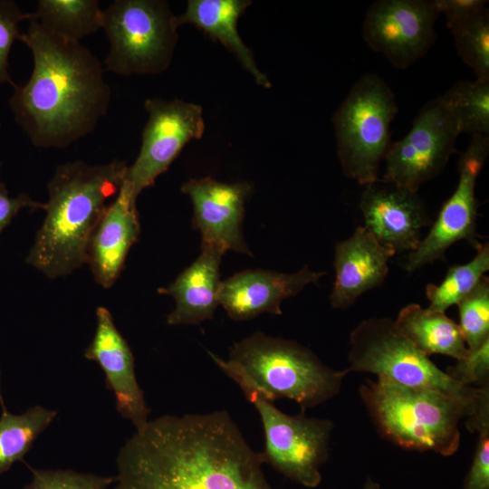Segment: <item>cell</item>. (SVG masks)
Returning <instances> with one entry per match:
<instances>
[{
	"mask_svg": "<svg viewBox=\"0 0 489 489\" xmlns=\"http://www.w3.org/2000/svg\"><path fill=\"white\" fill-rule=\"evenodd\" d=\"M264 464L225 410L164 415L120 448L112 489H273Z\"/></svg>",
	"mask_w": 489,
	"mask_h": 489,
	"instance_id": "cell-1",
	"label": "cell"
},
{
	"mask_svg": "<svg viewBox=\"0 0 489 489\" xmlns=\"http://www.w3.org/2000/svg\"><path fill=\"white\" fill-rule=\"evenodd\" d=\"M28 21L19 40L30 49L34 68L25 84L14 87L10 107L34 146L65 149L93 132L111 90L91 50L46 30L31 13Z\"/></svg>",
	"mask_w": 489,
	"mask_h": 489,
	"instance_id": "cell-2",
	"label": "cell"
},
{
	"mask_svg": "<svg viewBox=\"0 0 489 489\" xmlns=\"http://www.w3.org/2000/svg\"><path fill=\"white\" fill-rule=\"evenodd\" d=\"M127 169V163L119 159L59 165L47 184L46 216L25 263L51 279L85 264L91 235L118 195Z\"/></svg>",
	"mask_w": 489,
	"mask_h": 489,
	"instance_id": "cell-3",
	"label": "cell"
},
{
	"mask_svg": "<svg viewBox=\"0 0 489 489\" xmlns=\"http://www.w3.org/2000/svg\"><path fill=\"white\" fill-rule=\"evenodd\" d=\"M359 391L379 433L408 450L452 455L460 446L463 419L472 432L489 422V398L471 401L382 379H366Z\"/></svg>",
	"mask_w": 489,
	"mask_h": 489,
	"instance_id": "cell-4",
	"label": "cell"
},
{
	"mask_svg": "<svg viewBox=\"0 0 489 489\" xmlns=\"http://www.w3.org/2000/svg\"><path fill=\"white\" fill-rule=\"evenodd\" d=\"M212 360L243 390L273 402L287 398L305 412L334 398L348 374L325 365L301 344L261 331L235 344L228 360Z\"/></svg>",
	"mask_w": 489,
	"mask_h": 489,
	"instance_id": "cell-5",
	"label": "cell"
},
{
	"mask_svg": "<svg viewBox=\"0 0 489 489\" xmlns=\"http://www.w3.org/2000/svg\"><path fill=\"white\" fill-rule=\"evenodd\" d=\"M348 368L398 385L445 392L471 401L489 398V386L459 383L418 350L388 317L360 321L350 332Z\"/></svg>",
	"mask_w": 489,
	"mask_h": 489,
	"instance_id": "cell-6",
	"label": "cell"
},
{
	"mask_svg": "<svg viewBox=\"0 0 489 489\" xmlns=\"http://www.w3.org/2000/svg\"><path fill=\"white\" fill-rule=\"evenodd\" d=\"M398 110L392 90L378 74H364L353 84L332 118L338 157L348 178L363 187L379 179Z\"/></svg>",
	"mask_w": 489,
	"mask_h": 489,
	"instance_id": "cell-7",
	"label": "cell"
},
{
	"mask_svg": "<svg viewBox=\"0 0 489 489\" xmlns=\"http://www.w3.org/2000/svg\"><path fill=\"white\" fill-rule=\"evenodd\" d=\"M176 15L161 0H116L102 14L110 43L107 71L121 76L167 70L177 42Z\"/></svg>",
	"mask_w": 489,
	"mask_h": 489,
	"instance_id": "cell-8",
	"label": "cell"
},
{
	"mask_svg": "<svg viewBox=\"0 0 489 489\" xmlns=\"http://www.w3.org/2000/svg\"><path fill=\"white\" fill-rule=\"evenodd\" d=\"M260 415L264 449L269 464L286 478L307 488L320 485L321 465L329 455L333 424L326 418L309 417L303 411L292 416L254 393L245 395Z\"/></svg>",
	"mask_w": 489,
	"mask_h": 489,
	"instance_id": "cell-9",
	"label": "cell"
},
{
	"mask_svg": "<svg viewBox=\"0 0 489 489\" xmlns=\"http://www.w3.org/2000/svg\"><path fill=\"white\" fill-rule=\"evenodd\" d=\"M460 132L441 96L426 103L408 133L391 142L385 157L384 181L413 192L439 175Z\"/></svg>",
	"mask_w": 489,
	"mask_h": 489,
	"instance_id": "cell-10",
	"label": "cell"
},
{
	"mask_svg": "<svg viewBox=\"0 0 489 489\" xmlns=\"http://www.w3.org/2000/svg\"><path fill=\"white\" fill-rule=\"evenodd\" d=\"M489 153V136L474 135L458 161V182L444 203L427 236L410 252L405 263L408 273L445 258L446 250L466 241L476 250L482 244L476 232L475 185Z\"/></svg>",
	"mask_w": 489,
	"mask_h": 489,
	"instance_id": "cell-11",
	"label": "cell"
},
{
	"mask_svg": "<svg viewBox=\"0 0 489 489\" xmlns=\"http://www.w3.org/2000/svg\"><path fill=\"white\" fill-rule=\"evenodd\" d=\"M149 115L141 134L139 153L128 166L124 181L138 197L167 171L183 148L203 136V110L198 104L174 99L149 98L144 102Z\"/></svg>",
	"mask_w": 489,
	"mask_h": 489,
	"instance_id": "cell-12",
	"label": "cell"
},
{
	"mask_svg": "<svg viewBox=\"0 0 489 489\" xmlns=\"http://www.w3.org/2000/svg\"><path fill=\"white\" fill-rule=\"evenodd\" d=\"M435 0H378L366 10L362 37L398 69L422 58L436 42Z\"/></svg>",
	"mask_w": 489,
	"mask_h": 489,
	"instance_id": "cell-13",
	"label": "cell"
},
{
	"mask_svg": "<svg viewBox=\"0 0 489 489\" xmlns=\"http://www.w3.org/2000/svg\"><path fill=\"white\" fill-rule=\"evenodd\" d=\"M253 189L247 181L219 182L210 177L191 178L181 187L193 204V227L202 245L252 255L242 234L244 203Z\"/></svg>",
	"mask_w": 489,
	"mask_h": 489,
	"instance_id": "cell-14",
	"label": "cell"
},
{
	"mask_svg": "<svg viewBox=\"0 0 489 489\" xmlns=\"http://www.w3.org/2000/svg\"><path fill=\"white\" fill-rule=\"evenodd\" d=\"M360 209L362 226L396 254L414 251L422 239V228L430 224L417 192L384 180L364 186Z\"/></svg>",
	"mask_w": 489,
	"mask_h": 489,
	"instance_id": "cell-15",
	"label": "cell"
},
{
	"mask_svg": "<svg viewBox=\"0 0 489 489\" xmlns=\"http://www.w3.org/2000/svg\"><path fill=\"white\" fill-rule=\"evenodd\" d=\"M96 321L94 336L83 356L100 366L118 413L139 429L149 420L150 409L137 380L133 353L107 308H97Z\"/></svg>",
	"mask_w": 489,
	"mask_h": 489,
	"instance_id": "cell-16",
	"label": "cell"
},
{
	"mask_svg": "<svg viewBox=\"0 0 489 489\" xmlns=\"http://www.w3.org/2000/svg\"><path fill=\"white\" fill-rule=\"evenodd\" d=\"M325 274L311 271L307 265L292 273L245 270L222 282L219 303L235 321L249 320L264 312L281 315L284 299L297 295L308 284L318 283Z\"/></svg>",
	"mask_w": 489,
	"mask_h": 489,
	"instance_id": "cell-17",
	"label": "cell"
},
{
	"mask_svg": "<svg viewBox=\"0 0 489 489\" xmlns=\"http://www.w3.org/2000/svg\"><path fill=\"white\" fill-rule=\"evenodd\" d=\"M395 254L362 225L338 242L333 258L335 280L330 295L332 308L347 309L360 295L382 284L388 273V262Z\"/></svg>",
	"mask_w": 489,
	"mask_h": 489,
	"instance_id": "cell-18",
	"label": "cell"
},
{
	"mask_svg": "<svg viewBox=\"0 0 489 489\" xmlns=\"http://www.w3.org/2000/svg\"><path fill=\"white\" fill-rule=\"evenodd\" d=\"M137 197L123 181L89 243L86 264L96 283L105 289L112 287L119 278L129 251L139 238Z\"/></svg>",
	"mask_w": 489,
	"mask_h": 489,
	"instance_id": "cell-19",
	"label": "cell"
},
{
	"mask_svg": "<svg viewBox=\"0 0 489 489\" xmlns=\"http://www.w3.org/2000/svg\"><path fill=\"white\" fill-rule=\"evenodd\" d=\"M225 252L214 245H202L197 260L167 287L158 290L170 295L175 309L168 315L169 325L199 324L211 320L219 303V266Z\"/></svg>",
	"mask_w": 489,
	"mask_h": 489,
	"instance_id": "cell-20",
	"label": "cell"
},
{
	"mask_svg": "<svg viewBox=\"0 0 489 489\" xmlns=\"http://www.w3.org/2000/svg\"><path fill=\"white\" fill-rule=\"evenodd\" d=\"M250 5L249 0H188L186 11L176 16L175 23L177 28L185 24H193L212 40L220 42L257 84L268 89L271 82L267 75L256 65L253 52L237 30V22Z\"/></svg>",
	"mask_w": 489,
	"mask_h": 489,
	"instance_id": "cell-21",
	"label": "cell"
},
{
	"mask_svg": "<svg viewBox=\"0 0 489 489\" xmlns=\"http://www.w3.org/2000/svg\"><path fill=\"white\" fill-rule=\"evenodd\" d=\"M394 321L398 331L427 356L439 354L458 360L468 354L458 324L446 312L410 303L399 311Z\"/></svg>",
	"mask_w": 489,
	"mask_h": 489,
	"instance_id": "cell-22",
	"label": "cell"
},
{
	"mask_svg": "<svg viewBox=\"0 0 489 489\" xmlns=\"http://www.w3.org/2000/svg\"><path fill=\"white\" fill-rule=\"evenodd\" d=\"M102 14L98 0H40L31 16L46 30L81 43L101 29Z\"/></svg>",
	"mask_w": 489,
	"mask_h": 489,
	"instance_id": "cell-23",
	"label": "cell"
},
{
	"mask_svg": "<svg viewBox=\"0 0 489 489\" xmlns=\"http://www.w3.org/2000/svg\"><path fill=\"white\" fill-rule=\"evenodd\" d=\"M57 411L40 405L20 415L3 409L0 417V475L23 461L37 437L54 421Z\"/></svg>",
	"mask_w": 489,
	"mask_h": 489,
	"instance_id": "cell-24",
	"label": "cell"
},
{
	"mask_svg": "<svg viewBox=\"0 0 489 489\" xmlns=\"http://www.w3.org/2000/svg\"><path fill=\"white\" fill-rule=\"evenodd\" d=\"M441 98L460 134L489 136V82L459 81Z\"/></svg>",
	"mask_w": 489,
	"mask_h": 489,
	"instance_id": "cell-25",
	"label": "cell"
},
{
	"mask_svg": "<svg viewBox=\"0 0 489 489\" xmlns=\"http://www.w3.org/2000/svg\"><path fill=\"white\" fill-rule=\"evenodd\" d=\"M489 270V244L477 249L475 257L466 264L451 266L439 284L429 283L426 295L430 310L446 312L470 293Z\"/></svg>",
	"mask_w": 489,
	"mask_h": 489,
	"instance_id": "cell-26",
	"label": "cell"
},
{
	"mask_svg": "<svg viewBox=\"0 0 489 489\" xmlns=\"http://www.w3.org/2000/svg\"><path fill=\"white\" fill-rule=\"evenodd\" d=\"M455 49L475 72L476 80L489 82V11L483 10L448 27Z\"/></svg>",
	"mask_w": 489,
	"mask_h": 489,
	"instance_id": "cell-27",
	"label": "cell"
},
{
	"mask_svg": "<svg viewBox=\"0 0 489 489\" xmlns=\"http://www.w3.org/2000/svg\"><path fill=\"white\" fill-rule=\"evenodd\" d=\"M459 328L468 351L489 340V280L484 276L457 304Z\"/></svg>",
	"mask_w": 489,
	"mask_h": 489,
	"instance_id": "cell-28",
	"label": "cell"
},
{
	"mask_svg": "<svg viewBox=\"0 0 489 489\" xmlns=\"http://www.w3.org/2000/svg\"><path fill=\"white\" fill-rule=\"evenodd\" d=\"M30 470L32 479L24 489H108L116 481L115 475H98L72 469Z\"/></svg>",
	"mask_w": 489,
	"mask_h": 489,
	"instance_id": "cell-29",
	"label": "cell"
},
{
	"mask_svg": "<svg viewBox=\"0 0 489 489\" xmlns=\"http://www.w3.org/2000/svg\"><path fill=\"white\" fill-rule=\"evenodd\" d=\"M30 13H23L14 1L0 0V83L16 84L8 72V56L13 43L19 39V24L28 20Z\"/></svg>",
	"mask_w": 489,
	"mask_h": 489,
	"instance_id": "cell-30",
	"label": "cell"
},
{
	"mask_svg": "<svg viewBox=\"0 0 489 489\" xmlns=\"http://www.w3.org/2000/svg\"><path fill=\"white\" fill-rule=\"evenodd\" d=\"M459 383L475 388L489 386V340L445 370Z\"/></svg>",
	"mask_w": 489,
	"mask_h": 489,
	"instance_id": "cell-31",
	"label": "cell"
},
{
	"mask_svg": "<svg viewBox=\"0 0 489 489\" xmlns=\"http://www.w3.org/2000/svg\"><path fill=\"white\" fill-rule=\"evenodd\" d=\"M463 489H489V424L481 427Z\"/></svg>",
	"mask_w": 489,
	"mask_h": 489,
	"instance_id": "cell-32",
	"label": "cell"
},
{
	"mask_svg": "<svg viewBox=\"0 0 489 489\" xmlns=\"http://www.w3.org/2000/svg\"><path fill=\"white\" fill-rule=\"evenodd\" d=\"M23 208L44 210L45 203L34 200L26 193H21L15 197H9L5 185L0 178V235Z\"/></svg>",
	"mask_w": 489,
	"mask_h": 489,
	"instance_id": "cell-33",
	"label": "cell"
},
{
	"mask_svg": "<svg viewBox=\"0 0 489 489\" xmlns=\"http://www.w3.org/2000/svg\"><path fill=\"white\" fill-rule=\"evenodd\" d=\"M437 10L446 17L447 27L485 8L484 0H435Z\"/></svg>",
	"mask_w": 489,
	"mask_h": 489,
	"instance_id": "cell-34",
	"label": "cell"
},
{
	"mask_svg": "<svg viewBox=\"0 0 489 489\" xmlns=\"http://www.w3.org/2000/svg\"><path fill=\"white\" fill-rule=\"evenodd\" d=\"M362 489H380V485L372 478L368 477L362 486Z\"/></svg>",
	"mask_w": 489,
	"mask_h": 489,
	"instance_id": "cell-35",
	"label": "cell"
},
{
	"mask_svg": "<svg viewBox=\"0 0 489 489\" xmlns=\"http://www.w3.org/2000/svg\"><path fill=\"white\" fill-rule=\"evenodd\" d=\"M0 405H1V407H2V409H6V408H5V403H4L3 395H2L1 369H0Z\"/></svg>",
	"mask_w": 489,
	"mask_h": 489,
	"instance_id": "cell-36",
	"label": "cell"
}]
</instances>
